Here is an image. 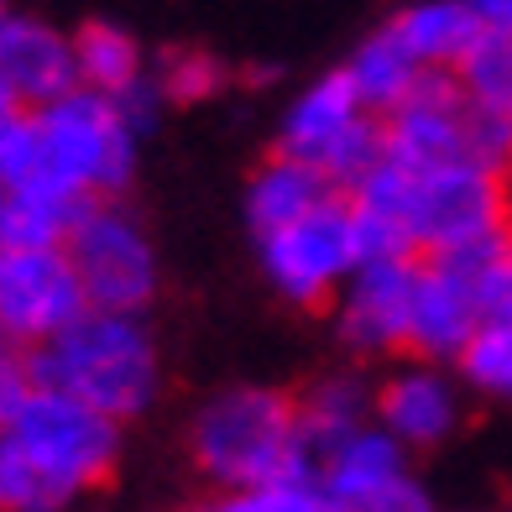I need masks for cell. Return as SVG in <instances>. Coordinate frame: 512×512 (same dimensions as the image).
I'll use <instances>...</instances> for the list:
<instances>
[{"label": "cell", "mask_w": 512, "mask_h": 512, "mask_svg": "<svg viewBox=\"0 0 512 512\" xmlns=\"http://www.w3.org/2000/svg\"><path fill=\"white\" fill-rule=\"evenodd\" d=\"M377 418L403 445H439L455 429V392L434 371H408L377 392Z\"/></svg>", "instance_id": "obj_13"}, {"label": "cell", "mask_w": 512, "mask_h": 512, "mask_svg": "<svg viewBox=\"0 0 512 512\" xmlns=\"http://www.w3.org/2000/svg\"><path fill=\"white\" fill-rule=\"evenodd\" d=\"M74 63H79V84L100 89V95H121L142 79V48L136 37L110 27V21H89L74 32Z\"/></svg>", "instance_id": "obj_17"}, {"label": "cell", "mask_w": 512, "mask_h": 512, "mask_svg": "<svg viewBox=\"0 0 512 512\" xmlns=\"http://www.w3.org/2000/svg\"><path fill=\"white\" fill-rule=\"evenodd\" d=\"M403 476V439L387 429H356L319 465V486L340 512H361L377 492Z\"/></svg>", "instance_id": "obj_11"}, {"label": "cell", "mask_w": 512, "mask_h": 512, "mask_svg": "<svg viewBox=\"0 0 512 512\" xmlns=\"http://www.w3.org/2000/svg\"><path fill=\"white\" fill-rule=\"evenodd\" d=\"M455 74H460L465 95H471L476 105L512 115V32L486 27L476 37V48L455 63Z\"/></svg>", "instance_id": "obj_19"}, {"label": "cell", "mask_w": 512, "mask_h": 512, "mask_svg": "<svg viewBox=\"0 0 512 512\" xmlns=\"http://www.w3.org/2000/svg\"><path fill=\"white\" fill-rule=\"evenodd\" d=\"M95 199H68L37 183H0V251L11 246H63L74 220Z\"/></svg>", "instance_id": "obj_15"}, {"label": "cell", "mask_w": 512, "mask_h": 512, "mask_svg": "<svg viewBox=\"0 0 512 512\" xmlns=\"http://www.w3.org/2000/svg\"><path fill=\"white\" fill-rule=\"evenodd\" d=\"M512 225V194L502 168L486 162H439L413 168L408 194V241L413 256H434L481 236H502Z\"/></svg>", "instance_id": "obj_5"}, {"label": "cell", "mask_w": 512, "mask_h": 512, "mask_svg": "<svg viewBox=\"0 0 512 512\" xmlns=\"http://www.w3.org/2000/svg\"><path fill=\"white\" fill-rule=\"evenodd\" d=\"M189 512H340L324 497L319 481H267V486H236L215 502H199Z\"/></svg>", "instance_id": "obj_20"}, {"label": "cell", "mask_w": 512, "mask_h": 512, "mask_svg": "<svg viewBox=\"0 0 512 512\" xmlns=\"http://www.w3.org/2000/svg\"><path fill=\"white\" fill-rule=\"evenodd\" d=\"M136 131L115 95L74 84L68 95L32 110V162L16 183H37L68 199L115 194L131 178Z\"/></svg>", "instance_id": "obj_2"}, {"label": "cell", "mask_w": 512, "mask_h": 512, "mask_svg": "<svg viewBox=\"0 0 512 512\" xmlns=\"http://www.w3.org/2000/svg\"><path fill=\"white\" fill-rule=\"evenodd\" d=\"M335 194V183L324 178L319 168L309 162H298L288 152H277L262 173L251 178V199H246V215L256 225V236H272V230H283L288 220L309 215L314 204H324Z\"/></svg>", "instance_id": "obj_14"}, {"label": "cell", "mask_w": 512, "mask_h": 512, "mask_svg": "<svg viewBox=\"0 0 512 512\" xmlns=\"http://www.w3.org/2000/svg\"><path fill=\"white\" fill-rule=\"evenodd\" d=\"M262 262L272 272V283L283 288L293 304L324 309L330 293L361 267V236H356L351 199L330 194L324 204H314L309 215H298L283 230L262 236Z\"/></svg>", "instance_id": "obj_6"}, {"label": "cell", "mask_w": 512, "mask_h": 512, "mask_svg": "<svg viewBox=\"0 0 512 512\" xmlns=\"http://www.w3.org/2000/svg\"><path fill=\"white\" fill-rule=\"evenodd\" d=\"M0 429L74 497L105 486L115 476V460H121V418L89 408L63 387L32 382Z\"/></svg>", "instance_id": "obj_4"}, {"label": "cell", "mask_w": 512, "mask_h": 512, "mask_svg": "<svg viewBox=\"0 0 512 512\" xmlns=\"http://www.w3.org/2000/svg\"><path fill=\"white\" fill-rule=\"evenodd\" d=\"M68 502H74V492L63 481H53L0 429V512H63Z\"/></svg>", "instance_id": "obj_18"}, {"label": "cell", "mask_w": 512, "mask_h": 512, "mask_svg": "<svg viewBox=\"0 0 512 512\" xmlns=\"http://www.w3.org/2000/svg\"><path fill=\"white\" fill-rule=\"evenodd\" d=\"M418 68H424V63H418L403 42L392 37V27H382L377 37H366L361 48H356V58H351L345 74H351V84H356V95H361L366 110H382L387 115L413 89Z\"/></svg>", "instance_id": "obj_16"}, {"label": "cell", "mask_w": 512, "mask_h": 512, "mask_svg": "<svg viewBox=\"0 0 512 512\" xmlns=\"http://www.w3.org/2000/svg\"><path fill=\"white\" fill-rule=\"evenodd\" d=\"M74 272L84 283L89 309H115V314H136L157 293V256L152 241L142 236L126 209L115 204H89L74 220V230L63 236Z\"/></svg>", "instance_id": "obj_8"}, {"label": "cell", "mask_w": 512, "mask_h": 512, "mask_svg": "<svg viewBox=\"0 0 512 512\" xmlns=\"http://www.w3.org/2000/svg\"><path fill=\"white\" fill-rule=\"evenodd\" d=\"M418 256H366L345 298V340L356 351H403Z\"/></svg>", "instance_id": "obj_10"}, {"label": "cell", "mask_w": 512, "mask_h": 512, "mask_svg": "<svg viewBox=\"0 0 512 512\" xmlns=\"http://www.w3.org/2000/svg\"><path fill=\"white\" fill-rule=\"evenodd\" d=\"M194 465L236 492V486H267V481H309L298 465V398L267 387H236L215 398L189 434Z\"/></svg>", "instance_id": "obj_3"}, {"label": "cell", "mask_w": 512, "mask_h": 512, "mask_svg": "<svg viewBox=\"0 0 512 512\" xmlns=\"http://www.w3.org/2000/svg\"><path fill=\"white\" fill-rule=\"evenodd\" d=\"M497 314H512V225H507V251H502V293H497Z\"/></svg>", "instance_id": "obj_25"}, {"label": "cell", "mask_w": 512, "mask_h": 512, "mask_svg": "<svg viewBox=\"0 0 512 512\" xmlns=\"http://www.w3.org/2000/svg\"><path fill=\"white\" fill-rule=\"evenodd\" d=\"M460 366L481 392H497V398H512V314H492L476 324V335L465 340Z\"/></svg>", "instance_id": "obj_21"}, {"label": "cell", "mask_w": 512, "mask_h": 512, "mask_svg": "<svg viewBox=\"0 0 512 512\" xmlns=\"http://www.w3.org/2000/svg\"><path fill=\"white\" fill-rule=\"evenodd\" d=\"M225 79V68L220 58H209L199 48H173V53H162L157 63V89H162V100H204V95H215Z\"/></svg>", "instance_id": "obj_22"}, {"label": "cell", "mask_w": 512, "mask_h": 512, "mask_svg": "<svg viewBox=\"0 0 512 512\" xmlns=\"http://www.w3.org/2000/svg\"><path fill=\"white\" fill-rule=\"evenodd\" d=\"M89 309L68 246L0 251V345L37 351Z\"/></svg>", "instance_id": "obj_7"}, {"label": "cell", "mask_w": 512, "mask_h": 512, "mask_svg": "<svg viewBox=\"0 0 512 512\" xmlns=\"http://www.w3.org/2000/svg\"><path fill=\"white\" fill-rule=\"evenodd\" d=\"M361 512H434V507L424 502V492H418L413 481H403V476H398V481L387 486V492H377Z\"/></svg>", "instance_id": "obj_23"}, {"label": "cell", "mask_w": 512, "mask_h": 512, "mask_svg": "<svg viewBox=\"0 0 512 512\" xmlns=\"http://www.w3.org/2000/svg\"><path fill=\"white\" fill-rule=\"evenodd\" d=\"M476 16L486 21V27H497V32H512V0H471Z\"/></svg>", "instance_id": "obj_24"}, {"label": "cell", "mask_w": 512, "mask_h": 512, "mask_svg": "<svg viewBox=\"0 0 512 512\" xmlns=\"http://www.w3.org/2000/svg\"><path fill=\"white\" fill-rule=\"evenodd\" d=\"M79 84L74 63V37H63L58 27L37 16H11L0 11V89L16 105H48Z\"/></svg>", "instance_id": "obj_9"}, {"label": "cell", "mask_w": 512, "mask_h": 512, "mask_svg": "<svg viewBox=\"0 0 512 512\" xmlns=\"http://www.w3.org/2000/svg\"><path fill=\"white\" fill-rule=\"evenodd\" d=\"M0 11H6V6H0Z\"/></svg>", "instance_id": "obj_27"}, {"label": "cell", "mask_w": 512, "mask_h": 512, "mask_svg": "<svg viewBox=\"0 0 512 512\" xmlns=\"http://www.w3.org/2000/svg\"><path fill=\"white\" fill-rule=\"evenodd\" d=\"M387 27L424 68H455L465 53L476 48L486 21L476 16L471 0H418V6L392 16Z\"/></svg>", "instance_id": "obj_12"}, {"label": "cell", "mask_w": 512, "mask_h": 512, "mask_svg": "<svg viewBox=\"0 0 512 512\" xmlns=\"http://www.w3.org/2000/svg\"><path fill=\"white\" fill-rule=\"evenodd\" d=\"M27 371L42 387H63L110 418H136L157 398V345L136 314L84 309L48 345L27 351Z\"/></svg>", "instance_id": "obj_1"}, {"label": "cell", "mask_w": 512, "mask_h": 512, "mask_svg": "<svg viewBox=\"0 0 512 512\" xmlns=\"http://www.w3.org/2000/svg\"><path fill=\"white\" fill-rule=\"evenodd\" d=\"M502 178H507V194H512V115H507V162H502Z\"/></svg>", "instance_id": "obj_26"}]
</instances>
